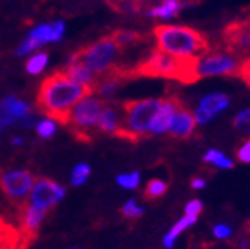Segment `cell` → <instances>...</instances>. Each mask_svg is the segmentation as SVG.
I'll return each mask as SVG.
<instances>
[{"label":"cell","mask_w":250,"mask_h":249,"mask_svg":"<svg viewBox=\"0 0 250 249\" xmlns=\"http://www.w3.org/2000/svg\"><path fill=\"white\" fill-rule=\"evenodd\" d=\"M11 144H12V145H16V147H21V145L24 144V141H23L21 136H14V138L11 139Z\"/></svg>","instance_id":"35"},{"label":"cell","mask_w":250,"mask_h":249,"mask_svg":"<svg viewBox=\"0 0 250 249\" xmlns=\"http://www.w3.org/2000/svg\"><path fill=\"white\" fill-rule=\"evenodd\" d=\"M162 103L159 98L134 99L122 104V130L121 138L131 141L149 135V126Z\"/></svg>","instance_id":"4"},{"label":"cell","mask_w":250,"mask_h":249,"mask_svg":"<svg viewBox=\"0 0 250 249\" xmlns=\"http://www.w3.org/2000/svg\"><path fill=\"white\" fill-rule=\"evenodd\" d=\"M89 93L93 92L72 81L61 70L42 81L39 93H37V104L47 118L66 124L73 106Z\"/></svg>","instance_id":"1"},{"label":"cell","mask_w":250,"mask_h":249,"mask_svg":"<svg viewBox=\"0 0 250 249\" xmlns=\"http://www.w3.org/2000/svg\"><path fill=\"white\" fill-rule=\"evenodd\" d=\"M104 107V99L95 96L93 93L85 95L73 106L67 116L66 126L77 133L80 138L89 139L93 130H96L98 119Z\"/></svg>","instance_id":"7"},{"label":"cell","mask_w":250,"mask_h":249,"mask_svg":"<svg viewBox=\"0 0 250 249\" xmlns=\"http://www.w3.org/2000/svg\"><path fill=\"white\" fill-rule=\"evenodd\" d=\"M96 130L107 133V135H115L121 136L122 130V106H118L115 103H104L103 112L99 115Z\"/></svg>","instance_id":"16"},{"label":"cell","mask_w":250,"mask_h":249,"mask_svg":"<svg viewBox=\"0 0 250 249\" xmlns=\"http://www.w3.org/2000/svg\"><path fill=\"white\" fill-rule=\"evenodd\" d=\"M243 60L232 55L226 49L209 51L200 55L194 61L195 80L209 77H238Z\"/></svg>","instance_id":"6"},{"label":"cell","mask_w":250,"mask_h":249,"mask_svg":"<svg viewBox=\"0 0 250 249\" xmlns=\"http://www.w3.org/2000/svg\"><path fill=\"white\" fill-rule=\"evenodd\" d=\"M90 174H92V167L87 162H80L70 171V183L73 186H83L87 181H89Z\"/></svg>","instance_id":"23"},{"label":"cell","mask_w":250,"mask_h":249,"mask_svg":"<svg viewBox=\"0 0 250 249\" xmlns=\"http://www.w3.org/2000/svg\"><path fill=\"white\" fill-rule=\"evenodd\" d=\"M203 208H205L203 202L200 201V199H191V201L185 205V216H191V217L198 219V216L202 214Z\"/></svg>","instance_id":"31"},{"label":"cell","mask_w":250,"mask_h":249,"mask_svg":"<svg viewBox=\"0 0 250 249\" xmlns=\"http://www.w3.org/2000/svg\"><path fill=\"white\" fill-rule=\"evenodd\" d=\"M236 159L244 165H250V138H246L244 142L236 150Z\"/></svg>","instance_id":"32"},{"label":"cell","mask_w":250,"mask_h":249,"mask_svg":"<svg viewBox=\"0 0 250 249\" xmlns=\"http://www.w3.org/2000/svg\"><path fill=\"white\" fill-rule=\"evenodd\" d=\"M182 8H183V3L180 0H164V2L159 3L157 6L149 9L148 16L162 19V20H169L172 17H176Z\"/></svg>","instance_id":"21"},{"label":"cell","mask_w":250,"mask_h":249,"mask_svg":"<svg viewBox=\"0 0 250 249\" xmlns=\"http://www.w3.org/2000/svg\"><path fill=\"white\" fill-rule=\"evenodd\" d=\"M168 190V183L162 179H151L146 185H145V190H144V196L146 199H159L162 197Z\"/></svg>","instance_id":"28"},{"label":"cell","mask_w":250,"mask_h":249,"mask_svg":"<svg viewBox=\"0 0 250 249\" xmlns=\"http://www.w3.org/2000/svg\"><path fill=\"white\" fill-rule=\"evenodd\" d=\"M233 234V229L229 223H224V222H220V223H215L214 228H212V235L217 239V240H229Z\"/></svg>","instance_id":"30"},{"label":"cell","mask_w":250,"mask_h":249,"mask_svg":"<svg viewBox=\"0 0 250 249\" xmlns=\"http://www.w3.org/2000/svg\"><path fill=\"white\" fill-rule=\"evenodd\" d=\"M66 197V188L49 178L35 179L32 190L26 199V204L49 213L55 205Z\"/></svg>","instance_id":"9"},{"label":"cell","mask_w":250,"mask_h":249,"mask_svg":"<svg viewBox=\"0 0 250 249\" xmlns=\"http://www.w3.org/2000/svg\"><path fill=\"white\" fill-rule=\"evenodd\" d=\"M111 37H113V40L119 47H127L142 40V35L134 31H116Z\"/></svg>","instance_id":"29"},{"label":"cell","mask_w":250,"mask_h":249,"mask_svg":"<svg viewBox=\"0 0 250 249\" xmlns=\"http://www.w3.org/2000/svg\"><path fill=\"white\" fill-rule=\"evenodd\" d=\"M180 106V101L177 98H164L162 103L156 112V115L151 121V126H149V135L153 136H160L168 133L169 124L172 121V116L176 113L177 107Z\"/></svg>","instance_id":"14"},{"label":"cell","mask_w":250,"mask_h":249,"mask_svg":"<svg viewBox=\"0 0 250 249\" xmlns=\"http://www.w3.org/2000/svg\"><path fill=\"white\" fill-rule=\"evenodd\" d=\"M238 77L250 87V57L244 58L243 63H241V68H240V73Z\"/></svg>","instance_id":"33"},{"label":"cell","mask_w":250,"mask_h":249,"mask_svg":"<svg viewBox=\"0 0 250 249\" xmlns=\"http://www.w3.org/2000/svg\"><path fill=\"white\" fill-rule=\"evenodd\" d=\"M233 129L244 135L246 138H250V107L240 110L233 118Z\"/></svg>","instance_id":"25"},{"label":"cell","mask_w":250,"mask_h":249,"mask_svg":"<svg viewBox=\"0 0 250 249\" xmlns=\"http://www.w3.org/2000/svg\"><path fill=\"white\" fill-rule=\"evenodd\" d=\"M69 249H80V248H69Z\"/></svg>","instance_id":"38"},{"label":"cell","mask_w":250,"mask_h":249,"mask_svg":"<svg viewBox=\"0 0 250 249\" xmlns=\"http://www.w3.org/2000/svg\"><path fill=\"white\" fill-rule=\"evenodd\" d=\"M3 229H5V225H3V220H2V217H0V239H2Z\"/></svg>","instance_id":"36"},{"label":"cell","mask_w":250,"mask_h":249,"mask_svg":"<svg viewBox=\"0 0 250 249\" xmlns=\"http://www.w3.org/2000/svg\"><path fill=\"white\" fill-rule=\"evenodd\" d=\"M197 220H198V219H195V217L185 216V214H183V216H182V217L168 229V232L164 235V239H162V245H164V248H165V249H172L174 246H176V243H177V240H179L180 235H182L185 231L189 229L191 226H194Z\"/></svg>","instance_id":"19"},{"label":"cell","mask_w":250,"mask_h":249,"mask_svg":"<svg viewBox=\"0 0 250 249\" xmlns=\"http://www.w3.org/2000/svg\"><path fill=\"white\" fill-rule=\"evenodd\" d=\"M47 60L49 57L44 52H35L34 55H31L26 63L28 73H31V75H39V73H42L47 66Z\"/></svg>","instance_id":"27"},{"label":"cell","mask_w":250,"mask_h":249,"mask_svg":"<svg viewBox=\"0 0 250 249\" xmlns=\"http://www.w3.org/2000/svg\"><path fill=\"white\" fill-rule=\"evenodd\" d=\"M57 129H58V124L52 118H43L40 121H37L35 124V132L42 139H51L57 133Z\"/></svg>","instance_id":"26"},{"label":"cell","mask_w":250,"mask_h":249,"mask_svg":"<svg viewBox=\"0 0 250 249\" xmlns=\"http://www.w3.org/2000/svg\"><path fill=\"white\" fill-rule=\"evenodd\" d=\"M46 216H47L46 211H42V209L24 202L20 206V214H19L21 231L26 235H34L42 226V223L44 222Z\"/></svg>","instance_id":"18"},{"label":"cell","mask_w":250,"mask_h":249,"mask_svg":"<svg viewBox=\"0 0 250 249\" xmlns=\"http://www.w3.org/2000/svg\"><path fill=\"white\" fill-rule=\"evenodd\" d=\"M35 179V174L29 170L9 168L0 173V190L11 204L21 206L28 199Z\"/></svg>","instance_id":"8"},{"label":"cell","mask_w":250,"mask_h":249,"mask_svg":"<svg viewBox=\"0 0 250 249\" xmlns=\"http://www.w3.org/2000/svg\"><path fill=\"white\" fill-rule=\"evenodd\" d=\"M230 106V96L223 92H212L205 95L200 103L197 104L195 110L192 112L197 126H206L210 124L221 113H224Z\"/></svg>","instance_id":"12"},{"label":"cell","mask_w":250,"mask_h":249,"mask_svg":"<svg viewBox=\"0 0 250 249\" xmlns=\"http://www.w3.org/2000/svg\"><path fill=\"white\" fill-rule=\"evenodd\" d=\"M224 49L241 60L250 57V20L241 19L229 23L223 31Z\"/></svg>","instance_id":"11"},{"label":"cell","mask_w":250,"mask_h":249,"mask_svg":"<svg viewBox=\"0 0 250 249\" xmlns=\"http://www.w3.org/2000/svg\"><path fill=\"white\" fill-rule=\"evenodd\" d=\"M31 115H32L31 106L21 101L16 95H9L0 103V124H2L3 129L12 126V124H16L19 121L26 119Z\"/></svg>","instance_id":"13"},{"label":"cell","mask_w":250,"mask_h":249,"mask_svg":"<svg viewBox=\"0 0 250 249\" xmlns=\"http://www.w3.org/2000/svg\"><path fill=\"white\" fill-rule=\"evenodd\" d=\"M206 185H208L206 179H205V178H200V176H197V178H194V179L191 181V188L195 190V191L205 190V188H206Z\"/></svg>","instance_id":"34"},{"label":"cell","mask_w":250,"mask_h":249,"mask_svg":"<svg viewBox=\"0 0 250 249\" xmlns=\"http://www.w3.org/2000/svg\"><path fill=\"white\" fill-rule=\"evenodd\" d=\"M121 213L125 219L128 220H136V219H141L145 213V208L137 202L136 197H131L128 199L127 202H125L121 208Z\"/></svg>","instance_id":"24"},{"label":"cell","mask_w":250,"mask_h":249,"mask_svg":"<svg viewBox=\"0 0 250 249\" xmlns=\"http://www.w3.org/2000/svg\"><path fill=\"white\" fill-rule=\"evenodd\" d=\"M142 176L139 171H127V173H121L116 176V183L121 186L122 190H137L141 185Z\"/></svg>","instance_id":"22"},{"label":"cell","mask_w":250,"mask_h":249,"mask_svg":"<svg viewBox=\"0 0 250 249\" xmlns=\"http://www.w3.org/2000/svg\"><path fill=\"white\" fill-rule=\"evenodd\" d=\"M66 31L64 22H54V23H42L32 28L28 37L21 42L17 49V55H28L39 47L44 46L46 43H54L62 39Z\"/></svg>","instance_id":"10"},{"label":"cell","mask_w":250,"mask_h":249,"mask_svg":"<svg viewBox=\"0 0 250 249\" xmlns=\"http://www.w3.org/2000/svg\"><path fill=\"white\" fill-rule=\"evenodd\" d=\"M66 73V77H69L72 81H75L77 84L85 87V89H89L90 92H95V87L98 84V77L92 70L87 69L81 61L78 60H73L70 58L69 63L66 66V69L62 70Z\"/></svg>","instance_id":"17"},{"label":"cell","mask_w":250,"mask_h":249,"mask_svg":"<svg viewBox=\"0 0 250 249\" xmlns=\"http://www.w3.org/2000/svg\"><path fill=\"white\" fill-rule=\"evenodd\" d=\"M157 49L179 58H197L209 51L206 37L189 26L159 24L153 31Z\"/></svg>","instance_id":"2"},{"label":"cell","mask_w":250,"mask_h":249,"mask_svg":"<svg viewBox=\"0 0 250 249\" xmlns=\"http://www.w3.org/2000/svg\"><path fill=\"white\" fill-rule=\"evenodd\" d=\"M194 61L195 58H179L156 49L128 73L141 77L176 80L189 84L197 81L194 75Z\"/></svg>","instance_id":"3"},{"label":"cell","mask_w":250,"mask_h":249,"mask_svg":"<svg viewBox=\"0 0 250 249\" xmlns=\"http://www.w3.org/2000/svg\"><path fill=\"white\" fill-rule=\"evenodd\" d=\"M203 162L218 170H232L235 167V160L218 148L206 150V153L203 155Z\"/></svg>","instance_id":"20"},{"label":"cell","mask_w":250,"mask_h":249,"mask_svg":"<svg viewBox=\"0 0 250 249\" xmlns=\"http://www.w3.org/2000/svg\"><path fill=\"white\" fill-rule=\"evenodd\" d=\"M195 129H197V122H195L194 113L180 103V106L176 110V113L172 116L168 133L172 136V138L186 139L194 135Z\"/></svg>","instance_id":"15"},{"label":"cell","mask_w":250,"mask_h":249,"mask_svg":"<svg viewBox=\"0 0 250 249\" xmlns=\"http://www.w3.org/2000/svg\"><path fill=\"white\" fill-rule=\"evenodd\" d=\"M119 51H121V47L116 45L113 37L110 35L81 49L80 52H77L70 58L81 61V63L89 70H92L96 77H107L110 73L121 69L116 65Z\"/></svg>","instance_id":"5"},{"label":"cell","mask_w":250,"mask_h":249,"mask_svg":"<svg viewBox=\"0 0 250 249\" xmlns=\"http://www.w3.org/2000/svg\"><path fill=\"white\" fill-rule=\"evenodd\" d=\"M2 130H3V127H2V124H0V135H2Z\"/></svg>","instance_id":"37"}]
</instances>
